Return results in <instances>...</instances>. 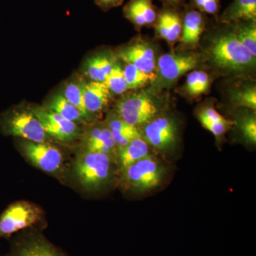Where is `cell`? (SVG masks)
<instances>
[{"label": "cell", "instance_id": "6da1fadb", "mask_svg": "<svg viewBox=\"0 0 256 256\" xmlns=\"http://www.w3.org/2000/svg\"><path fill=\"white\" fill-rule=\"evenodd\" d=\"M208 56L210 63L225 74H246L256 65V57L238 41L235 32L214 37L208 47Z\"/></svg>", "mask_w": 256, "mask_h": 256}, {"label": "cell", "instance_id": "7a4b0ae2", "mask_svg": "<svg viewBox=\"0 0 256 256\" xmlns=\"http://www.w3.org/2000/svg\"><path fill=\"white\" fill-rule=\"evenodd\" d=\"M165 108L162 98L146 90H138L122 98L116 105V114L130 126L142 128Z\"/></svg>", "mask_w": 256, "mask_h": 256}, {"label": "cell", "instance_id": "3957f363", "mask_svg": "<svg viewBox=\"0 0 256 256\" xmlns=\"http://www.w3.org/2000/svg\"><path fill=\"white\" fill-rule=\"evenodd\" d=\"M112 160L104 153L84 150L74 164V172L80 186L90 192L105 186L110 178Z\"/></svg>", "mask_w": 256, "mask_h": 256}, {"label": "cell", "instance_id": "277c9868", "mask_svg": "<svg viewBox=\"0 0 256 256\" xmlns=\"http://www.w3.org/2000/svg\"><path fill=\"white\" fill-rule=\"evenodd\" d=\"M0 128L4 134L30 142H46L50 137L31 109H15L5 112L0 118Z\"/></svg>", "mask_w": 256, "mask_h": 256}, {"label": "cell", "instance_id": "5b68a950", "mask_svg": "<svg viewBox=\"0 0 256 256\" xmlns=\"http://www.w3.org/2000/svg\"><path fill=\"white\" fill-rule=\"evenodd\" d=\"M124 172L126 183L139 193L158 188L162 182L165 173L162 165L152 156L134 163Z\"/></svg>", "mask_w": 256, "mask_h": 256}, {"label": "cell", "instance_id": "8992f818", "mask_svg": "<svg viewBox=\"0 0 256 256\" xmlns=\"http://www.w3.org/2000/svg\"><path fill=\"white\" fill-rule=\"evenodd\" d=\"M41 217L42 210L36 205L28 202H15L0 216V237L8 238L18 230L32 226Z\"/></svg>", "mask_w": 256, "mask_h": 256}, {"label": "cell", "instance_id": "52a82bcc", "mask_svg": "<svg viewBox=\"0 0 256 256\" xmlns=\"http://www.w3.org/2000/svg\"><path fill=\"white\" fill-rule=\"evenodd\" d=\"M141 132L149 146L158 151L170 150L178 142V124L170 116H158L146 124Z\"/></svg>", "mask_w": 256, "mask_h": 256}, {"label": "cell", "instance_id": "ba28073f", "mask_svg": "<svg viewBox=\"0 0 256 256\" xmlns=\"http://www.w3.org/2000/svg\"><path fill=\"white\" fill-rule=\"evenodd\" d=\"M198 64V56L193 54H165L158 60L156 80L160 79L163 85L173 84Z\"/></svg>", "mask_w": 256, "mask_h": 256}, {"label": "cell", "instance_id": "9c48e42d", "mask_svg": "<svg viewBox=\"0 0 256 256\" xmlns=\"http://www.w3.org/2000/svg\"><path fill=\"white\" fill-rule=\"evenodd\" d=\"M21 148L28 161L42 171L54 173L62 166L63 162L62 152L48 143L26 141L22 143Z\"/></svg>", "mask_w": 256, "mask_h": 256}, {"label": "cell", "instance_id": "30bf717a", "mask_svg": "<svg viewBox=\"0 0 256 256\" xmlns=\"http://www.w3.org/2000/svg\"><path fill=\"white\" fill-rule=\"evenodd\" d=\"M31 110L40 120L48 136L63 142H70L78 137L80 130L75 122L44 108L34 107Z\"/></svg>", "mask_w": 256, "mask_h": 256}, {"label": "cell", "instance_id": "8fae6325", "mask_svg": "<svg viewBox=\"0 0 256 256\" xmlns=\"http://www.w3.org/2000/svg\"><path fill=\"white\" fill-rule=\"evenodd\" d=\"M119 57L146 74H156V57L152 47L146 42H138L120 52Z\"/></svg>", "mask_w": 256, "mask_h": 256}, {"label": "cell", "instance_id": "7c38bea8", "mask_svg": "<svg viewBox=\"0 0 256 256\" xmlns=\"http://www.w3.org/2000/svg\"><path fill=\"white\" fill-rule=\"evenodd\" d=\"M84 106L88 114L102 112L110 101L111 92L104 82H90L82 84Z\"/></svg>", "mask_w": 256, "mask_h": 256}, {"label": "cell", "instance_id": "4fadbf2b", "mask_svg": "<svg viewBox=\"0 0 256 256\" xmlns=\"http://www.w3.org/2000/svg\"><path fill=\"white\" fill-rule=\"evenodd\" d=\"M85 150L104 153L111 158L117 156L118 149L107 126H98L89 130L84 137Z\"/></svg>", "mask_w": 256, "mask_h": 256}, {"label": "cell", "instance_id": "5bb4252c", "mask_svg": "<svg viewBox=\"0 0 256 256\" xmlns=\"http://www.w3.org/2000/svg\"><path fill=\"white\" fill-rule=\"evenodd\" d=\"M124 14L138 28L152 24L158 18L152 0H130L124 6Z\"/></svg>", "mask_w": 256, "mask_h": 256}, {"label": "cell", "instance_id": "9a60e30c", "mask_svg": "<svg viewBox=\"0 0 256 256\" xmlns=\"http://www.w3.org/2000/svg\"><path fill=\"white\" fill-rule=\"evenodd\" d=\"M106 126L110 131L118 151L127 146L133 140L142 138L140 130L126 124L116 114L108 117Z\"/></svg>", "mask_w": 256, "mask_h": 256}, {"label": "cell", "instance_id": "2e32d148", "mask_svg": "<svg viewBox=\"0 0 256 256\" xmlns=\"http://www.w3.org/2000/svg\"><path fill=\"white\" fill-rule=\"evenodd\" d=\"M11 256H64L46 239L34 236L18 244Z\"/></svg>", "mask_w": 256, "mask_h": 256}, {"label": "cell", "instance_id": "e0dca14e", "mask_svg": "<svg viewBox=\"0 0 256 256\" xmlns=\"http://www.w3.org/2000/svg\"><path fill=\"white\" fill-rule=\"evenodd\" d=\"M182 21L174 12L166 10L160 15L156 25V34L169 43H174L182 34Z\"/></svg>", "mask_w": 256, "mask_h": 256}, {"label": "cell", "instance_id": "ac0fdd59", "mask_svg": "<svg viewBox=\"0 0 256 256\" xmlns=\"http://www.w3.org/2000/svg\"><path fill=\"white\" fill-rule=\"evenodd\" d=\"M198 119L202 126L216 138L223 136L234 124L232 120L226 118L210 106L204 108L200 111Z\"/></svg>", "mask_w": 256, "mask_h": 256}, {"label": "cell", "instance_id": "d6986e66", "mask_svg": "<svg viewBox=\"0 0 256 256\" xmlns=\"http://www.w3.org/2000/svg\"><path fill=\"white\" fill-rule=\"evenodd\" d=\"M256 0H234L222 15L223 23L240 21L255 22Z\"/></svg>", "mask_w": 256, "mask_h": 256}, {"label": "cell", "instance_id": "ffe728a7", "mask_svg": "<svg viewBox=\"0 0 256 256\" xmlns=\"http://www.w3.org/2000/svg\"><path fill=\"white\" fill-rule=\"evenodd\" d=\"M150 146L142 138H136L127 146L118 151V160L122 170L150 156Z\"/></svg>", "mask_w": 256, "mask_h": 256}, {"label": "cell", "instance_id": "44dd1931", "mask_svg": "<svg viewBox=\"0 0 256 256\" xmlns=\"http://www.w3.org/2000/svg\"><path fill=\"white\" fill-rule=\"evenodd\" d=\"M204 30V21L198 12H188L182 21L181 42L185 46H194Z\"/></svg>", "mask_w": 256, "mask_h": 256}, {"label": "cell", "instance_id": "7402d4cb", "mask_svg": "<svg viewBox=\"0 0 256 256\" xmlns=\"http://www.w3.org/2000/svg\"><path fill=\"white\" fill-rule=\"evenodd\" d=\"M114 60L109 56L99 54L90 57L86 63V74L92 82H105L112 67Z\"/></svg>", "mask_w": 256, "mask_h": 256}, {"label": "cell", "instance_id": "603a6c76", "mask_svg": "<svg viewBox=\"0 0 256 256\" xmlns=\"http://www.w3.org/2000/svg\"><path fill=\"white\" fill-rule=\"evenodd\" d=\"M46 109L76 124L77 122L85 120L82 112L69 102L62 94H57L54 96L48 102V108Z\"/></svg>", "mask_w": 256, "mask_h": 256}, {"label": "cell", "instance_id": "cb8c5ba5", "mask_svg": "<svg viewBox=\"0 0 256 256\" xmlns=\"http://www.w3.org/2000/svg\"><path fill=\"white\" fill-rule=\"evenodd\" d=\"M124 73L128 89L142 88L156 80V74H146L131 64H126Z\"/></svg>", "mask_w": 256, "mask_h": 256}, {"label": "cell", "instance_id": "d4e9b609", "mask_svg": "<svg viewBox=\"0 0 256 256\" xmlns=\"http://www.w3.org/2000/svg\"><path fill=\"white\" fill-rule=\"evenodd\" d=\"M230 100L235 107L246 108L256 110V88L255 86H246L232 90Z\"/></svg>", "mask_w": 256, "mask_h": 256}, {"label": "cell", "instance_id": "484cf974", "mask_svg": "<svg viewBox=\"0 0 256 256\" xmlns=\"http://www.w3.org/2000/svg\"><path fill=\"white\" fill-rule=\"evenodd\" d=\"M210 78L203 70H194L188 74L186 82V92L192 96H201L208 90Z\"/></svg>", "mask_w": 256, "mask_h": 256}, {"label": "cell", "instance_id": "4316f807", "mask_svg": "<svg viewBox=\"0 0 256 256\" xmlns=\"http://www.w3.org/2000/svg\"><path fill=\"white\" fill-rule=\"evenodd\" d=\"M104 84L111 94L121 95L127 92L128 87L124 76V68L120 64L114 63L112 70Z\"/></svg>", "mask_w": 256, "mask_h": 256}, {"label": "cell", "instance_id": "83f0119b", "mask_svg": "<svg viewBox=\"0 0 256 256\" xmlns=\"http://www.w3.org/2000/svg\"><path fill=\"white\" fill-rule=\"evenodd\" d=\"M62 94L69 102L82 112L85 120L88 119L89 116L86 111L85 106H84L82 84L80 85L75 82H69L66 86Z\"/></svg>", "mask_w": 256, "mask_h": 256}, {"label": "cell", "instance_id": "f1b7e54d", "mask_svg": "<svg viewBox=\"0 0 256 256\" xmlns=\"http://www.w3.org/2000/svg\"><path fill=\"white\" fill-rule=\"evenodd\" d=\"M238 41L250 52L254 56H256V24H252L239 28L235 32Z\"/></svg>", "mask_w": 256, "mask_h": 256}, {"label": "cell", "instance_id": "f546056e", "mask_svg": "<svg viewBox=\"0 0 256 256\" xmlns=\"http://www.w3.org/2000/svg\"><path fill=\"white\" fill-rule=\"evenodd\" d=\"M239 129L244 139L249 144L256 143V119L254 114H247L240 118L238 122Z\"/></svg>", "mask_w": 256, "mask_h": 256}, {"label": "cell", "instance_id": "4dcf8cb0", "mask_svg": "<svg viewBox=\"0 0 256 256\" xmlns=\"http://www.w3.org/2000/svg\"><path fill=\"white\" fill-rule=\"evenodd\" d=\"M195 6L207 14H215L220 8V0H194Z\"/></svg>", "mask_w": 256, "mask_h": 256}, {"label": "cell", "instance_id": "1f68e13d", "mask_svg": "<svg viewBox=\"0 0 256 256\" xmlns=\"http://www.w3.org/2000/svg\"><path fill=\"white\" fill-rule=\"evenodd\" d=\"M96 2L104 8H111L119 6L124 0H96Z\"/></svg>", "mask_w": 256, "mask_h": 256}, {"label": "cell", "instance_id": "d6a6232c", "mask_svg": "<svg viewBox=\"0 0 256 256\" xmlns=\"http://www.w3.org/2000/svg\"><path fill=\"white\" fill-rule=\"evenodd\" d=\"M164 2L171 5H176L182 2L184 0H162Z\"/></svg>", "mask_w": 256, "mask_h": 256}]
</instances>
